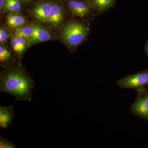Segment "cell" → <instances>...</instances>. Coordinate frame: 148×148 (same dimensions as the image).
<instances>
[{
	"mask_svg": "<svg viewBox=\"0 0 148 148\" xmlns=\"http://www.w3.org/2000/svg\"><path fill=\"white\" fill-rule=\"evenodd\" d=\"M35 83L21 65L4 70L0 75V91L12 95L16 101L31 102Z\"/></svg>",
	"mask_w": 148,
	"mask_h": 148,
	"instance_id": "1",
	"label": "cell"
},
{
	"mask_svg": "<svg viewBox=\"0 0 148 148\" xmlns=\"http://www.w3.org/2000/svg\"><path fill=\"white\" fill-rule=\"evenodd\" d=\"M89 32V29L82 22L73 20L66 24L61 37L68 46L75 49L84 42Z\"/></svg>",
	"mask_w": 148,
	"mask_h": 148,
	"instance_id": "2",
	"label": "cell"
},
{
	"mask_svg": "<svg viewBox=\"0 0 148 148\" xmlns=\"http://www.w3.org/2000/svg\"><path fill=\"white\" fill-rule=\"evenodd\" d=\"M116 84L123 88L137 90L148 86V69L132 75H128L118 81Z\"/></svg>",
	"mask_w": 148,
	"mask_h": 148,
	"instance_id": "3",
	"label": "cell"
},
{
	"mask_svg": "<svg viewBox=\"0 0 148 148\" xmlns=\"http://www.w3.org/2000/svg\"><path fill=\"white\" fill-rule=\"evenodd\" d=\"M137 96L130 107V112L148 121V90L147 88L136 90Z\"/></svg>",
	"mask_w": 148,
	"mask_h": 148,
	"instance_id": "4",
	"label": "cell"
},
{
	"mask_svg": "<svg viewBox=\"0 0 148 148\" xmlns=\"http://www.w3.org/2000/svg\"><path fill=\"white\" fill-rule=\"evenodd\" d=\"M66 6L74 16L81 18H88L94 11L84 0H64Z\"/></svg>",
	"mask_w": 148,
	"mask_h": 148,
	"instance_id": "5",
	"label": "cell"
},
{
	"mask_svg": "<svg viewBox=\"0 0 148 148\" xmlns=\"http://www.w3.org/2000/svg\"><path fill=\"white\" fill-rule=\"evenodd\" d=\"M55 0H38L36 3L32 13L38 20L47 22Z\"/></svg>",
	"mask_w": 148,
	"mask_h": 148,
	"instance_id": "6",
	"label": "cell"
},
{
	"mask_svg": "<svg viewBox=\"0 0 148 148\" xmlns=\"http://www.w3.org/2000/svg\"><path fill=\"white\" fill-rule=\"evenodd\" d=\"M64 13V5L62 1L55 0L47 22L52 26H58L63 20Z\"/></svg>",
	"mask_w": 148,
	"mask_h": 148,
	"instance_id": "7",
	"label": "cell"
},
{
	"mask_svg": "<svg viewBox=\"0 0 148 148\" xmlns=\"http://www.w3.org/2000/svg\"><path fill=\"white\" fill-rule=\"evenodd\" d=\"M96 14H102L115 6L117 0H84Z\"/></svg>",
	"mask_w": 148,
	"mask_h": 148,
	"instance_id": "8",
	"label": "cell"
},
{
	"mask_svg": "<svg viewBox=\"0 0 148 148\" xmlns=\"http://www.w3.org/2000/svg\"><path fill=\"white\" fill-rule=\"evenodd\" d=\"M0 106V128L6 129L11 126L14 118V106Z\"/></svg>",
	"mask_w": 148,
	"mask_h": 148,
	"instance_id": "9",
	"label": "cell"
},
{
	"mask_svg": "<svg viewBox=\"0 0 148 148\" xmlns=\"http://www.w3.org/2000/svg\"><path fill=\"white\" fill-rule=\"evenodd\" d=\"M34 30L32 36L29 40V46L38 43L47 41L51 38V36L49 31L40 27L38 25H34Z\"/></svg>",
	"mask_w": 148,
	"mask_h": 148,
	"instance_id": "10",
	"label": "cell"
},
{
	"mask_svg": "<svg viewBox=\"0 0 148 148\" xmlns=\"http://www.w3.org/2000/svg\"><path fill=\"white\" fill-rule=\"evenodd\" d=\"M0 62L1 66L5 69L16 66L15 61L10 50L2 45L0 46Z\"/></svg>",
	"mask_w": 148,
	"mask_h": 148,
	"instance_id": "11",
	"label": "cell"
},
{
	"mask_svg": "<svg viewBox=\"0 0 148 148\" xmlns=\"http://www.w3.org/2000/svg\"><path fill=\"white\" fill-rule=\"evenodd\" d=\"M28 40L23 37L14 36L11 41L13 50L18 56V58L21 59L27 47Z\"/></svg>",
	"mask_w": 148,
	"mask_h": 148,
	"instance_id": "12",
	"label": "cell"
},
{
	"mask_svg": "<svg viewBox=\"0 0 148 148\" xmlns=\"http://www.w3.org/2000/svg\"><path fill=\"white\" fill-rule=\"evenodd\" d=\"M26 22V19L24 16L16 13H9L7 16V24L12 29H15L24 26Z\"/></svg>",
	"mask_w": 148,
	"mask_h": 148,
	"instance_id": "13",
	"label": "cell"
},
{
	"mask_svg": "<svg viewBox=\"0 0 148 148\" xmlns=\"http://www.w3.org/2000/svg\"><path fill=\"white\" fill-rule=\"evenodd\" d=\"M23 5L20 0H6L4 13H18Z\"/></svg>",
	"mask_w": 148,
	"mask_h": 148,
	"instance_id": "14",
	"label": "cell"
},
{
	"mask_svg": "<svg viewBox=\"0 0 148 148\" xmlns=\"http://www.w3.org/2000/svg\"><path fill=\"white\" fill-rule=\"evenodd\" d=\"M34 30V25H24L15 29L14 36L23 37L29 40L32 36Z\"/></svg>",
	"mask_w": 148,
	"mask_h": 148,
	"instance_id": "15",
	"label": "cell"
},
{
	"mask_svg": "<svg viewBox=\"0 0 148 148\" xmlns=\"http://www.w3.org/2000/svg\"><path fill=\"white\" fill-rule=\"evenodd\" d=\"M0 148H15V145L9 140L4 138L2 136L0 137Z\"/></svg>",
	"mask_w": 148,
	"mask_h": 148,
	"instance_id": "16",
	"label": "cell"
},
{
	"mask_svg": "<svg viewBox=\"0 0 148 148\" xmlns=\"http://www.w3.org/2000/svg\"><path fill=\"white\" fill-rule=\"evenodd\" d=\"M9 38V34L7 30L3 27L0 29V43L1 45L3 44L7 41Z\"/></svg>",
	"mask_w": 148,
	"mask_h": 148,
	"instance_id": "17",
	"label": "cell"
},
{
	"mask_svg": "<svg viewBox=\"0 0 148 148\" xmlns=\"http://www.w3.org/2000/svg\"><path fill=\"white\" fill-rule=\"evenodd\" d=\"M24 6H29L36 2L37 0H20Z\"/></svg>",
	"mask_w": 148,
	"mask_h": 148,
	"instance_id": "18",
	"label": "cell"
},
{
	"mask_svg": "<svg viewBox=\"0 0 148 148\" xmlns=\"http://www.w3.org/2000/svg\"><path fill=\"white\" fill-rule=\"evenodd\" d=\"M5 3L6 0H0V11L1 13L4 12Z\"/></svg>",
	"mask_w": 148,
	"mask_h": 148,
	"instance_id": "19",
	"label": "cell"
},
{
	"mask_svg": "<svg viewBox=\"0 0 148 148\" xmlns=\"http://www.w3.org/2000/svg\"><path fill=\"white\" fill-rule=\"evenodd\" d=\"M145 53L148 59V40L146 42L145 44Z\"/></svg>",
	"mask_w": 148,
	"mask_h": 148,
	"instance_id": "20",
	"label": "cell"
},
{
	"mask_svg": "<svg viewBox=\"0 0 148 148\" xmlns=\"http://www.w3.org/2000/svg\"><path fill=\"white\" fill-rule=\"evenodd\" d=\"M38 1V0H37V1Z\"/></svg>",
	"mask_w": 148,
	"mask_h": 148,
	"instance_id": "21",
	"label": "cell"
}]
</instances>
